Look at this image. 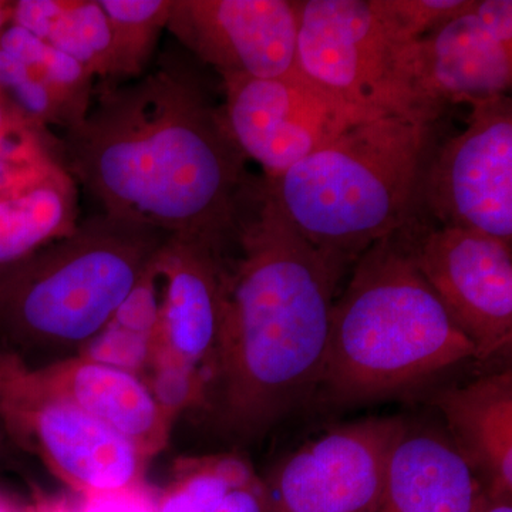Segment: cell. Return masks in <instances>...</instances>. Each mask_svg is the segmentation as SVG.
<instances>
[{
  "label": "cell",
  "instance_id": "1",
  "mask_svg": "<svg viewBox=\"0 0 512 512\" xmlns=\"http://www.w3.org/2000/svg\"><path fill=\"white\" fill-rule=\"evenodd\" d=\"M60 160L101 211L165 235L237 241L254 180L197 74L175 57L94 93Z\"/></svg>",
  "mask_w": 512,
  "mask_h": 512
},
{
  "label": "cell",
  "instance_id": "2",
  "mask_svg": "<svg viewBox=\"0 0 512 512\" xmlns=\"http://www.w3.org/2000/svg\"><path fill=\"white\" fill-rule=\"evenodd\" d=\"M237 244L210 387L222 427L254 439L320 386L336 291L353 262L303 238L258 180Z\"/></svg>",
  "mask_w": 512,
  "mask_h": 512
},
{
  "label": "cell",
  "instance_id": "3",
  "mask_svg": "<svg viewBox=\"0 0 512 512\" xmlns=\"http://www.w3.org/2000/svg\"><path fill=\"white\" fill-rule=\"evenodd\" d=\"M470 359L477 360L473 343L414 262L407 224L352 265L333 303L320 387L333 403L367 402Z\"/></svg>",
  "mask_w": 512,
  "mask_h": 512
},
{
  "label": "cell",
  "instance_id": "4",
  "mask_svg": "<svg viewBox=\"0 0 512 512\" xmlns=\"http://www.w3.org/2000/svg\"><path fill=\"white\" fill-rule=\"evenodd\" d=\"M437 147L439 123L380 117L258 185L303 238L355 264L423 214Z\"/></svg>",
  "mask_w": 512,
  "mask_h": 512
},
{
  "label": "cell",
  "instance_id": "5",
  "mask_svg": "<svg viewBox=\"0 0 512 512\" xmlns=\"http://www.w3.org/2000/svg\"><path fill=\"white\" fill-rule=\"evenodd\" d=\"M167 235L109 212L0 269V350L76 356L146 274Z\"/></svg>",
  "mask_w": 512,
  "mask_h": 512
},
{
  "label": "cell",
  "instance_id": "6",
  "mask_svg": "<svg viewBox=\"0 0 512 512\" xmlns=\"http://www.w3.org/2000/svg\"><path fill=\"white\" fill-rule=\"evenodd\" d=\"M296 67L370 119L439 123L417 69V42L404 37L377 0H298Z\"/></svg>",
  "mask_w": 512,
  "mask_h": 512
},
{
  "label": "cell",
  "instance_id": "7",
  "mask_svg": "<svg viewBox=\"0 0 512 512\" xmlns=\"http://www.w3.org/2000/svg\"><path fill=\"white\" fill-rule=\"evenodd\" d=\"M0 423L16 451H26L82 497L146 483L148 460L57 393L36 366L0 350Z\"/></svg>",
  "mask_w": 512,
  "mask_h": 512
},
{
  "label": "cell",
  "instance_id": "8",
  "mask_svg": "<svg viewBox=\"0 0 512 512\" xmlns=\"http://www.w3.org/2000/svg\"><path fill=\"white\" fill-rule=\"evenodd\" d=\"M225 126L247 160L276 178L329 146L350 127L370 119L318 84L298 67L281 77L221 76Z\"/></svg>",
  "mask_w": 512,
  "mask_h": 512
},
{
  "label": "cell",
  "instance_id": "9",
  "mask_svg": "<svg viewBox=\"0 0 512 512\" xmlns=\"http://www.w3.org/2000/svg\"><path fill=\"white\" fill-rule=\"evenodd\" d=\"M414 262L448 316L476 349L477 360L512 343V245L474 229L410 222Z\"/></svg>",
  "mask_w": 512,
  "mask_h": 512
},
{
  "label": "cell",
  "instance_id": "10",
  "mask_svg": "<svg viewBox=\"0 0 512 512\" xmlns=\"http://www.w3.org/2000/svg\"><path fill=\"white\" fill-rule=\"evenodd\" d=\"M467 127L439 144L423 192V214L512 245V100L468 104Z\"/></svg>",
  "mask_w": 512,
  "mask_h": 512
},
{
  "label": "cell",
  "instance_id": "11",
  "mask_svg": "<svg viewBox=\"0 0 512 512\" xmlns=\"http://www.w3.org/2000/svg\"><path fill=\"white\" fill-rule=\"evenodd\" d=\"M407 424L375 417L308 441L261 478L265 512H370Z\"/></svg>",
  "mask_w": 512,
  "mask_h": 512
},
{
  "label": "cell",
  "instance_id": "12",
  "mask_svg": "<svg viewBox=\"0 0 512 512\" xmlns=\"http://www.w3.org/2000/svg\"><path fill=\"white\" fill-rule=\"evenodd\" d=\"M167 29L220 76L272 79L296 67L298 19L288 0H173Z\"/></svg>",
  "mask_w": 512,
  "mask_h": 512
},
{
  "label": "cell",
  "instance_id": "13",
  "mask_svg": "<svg viewBox=\"0 0 512 512\" xmlns=\"http://www.w3.org/2000/svg\"><path fill=\"white\" fill-rule=\"evenodd\" d=\"M227 248L210 239L167 235L156 255L163 284L157 345L210 384L227 296Z\"/></svg>",
  "mask_w": 512,
  "mask_h": 512
},
{
  "label": "cell",
  "instance_id": "14",
  "mask_svg": "<svg viewBox=\"0 0 512 512\" xmlns=\"http://www.w3.org/2000/svg\"><path fill=\"white\" fill-rule=\"evenodd\" d=\"M86 67L9 23L0 33V96L12 113L37 131L79 127L94 99Z\"/></svg>",
  "mask_w": 512,
  "mask_h": 512
},
{
  "label": "cell",
  "instance_id": "15",
  "mask_svg": "<svg viewBox=\"0 0 512 512\" xmlns=\"http://www.w3.org/2000/svg\"><path fill=\"white\" fill-rule=\"evenodd\" d=\"M474 5L417 42L421 86L443 111L511 89L512 43L495 35Z\"/></svg>",
  "mask_w": 512,
  "mask_h": 512
},
{
  "label": "cell",
  "instance_id": "16",
  "mask_svg": "<svg viewBox=\"0 0 512 512\" xmlns=\"http://www.w3.org/2000/svg\"><path fill=\"white\" fill-rule=\"evenodd\" d=\"M36 367L52 389L130 441L148 460L167 447L174 426L165 419L143 376L82 356Z\"/></svg>",
  "mask_w": 512,
  "mask_h": 512
},
{
  "label": "cell",
  "instance_id": "17",
  "mask_svg": "<svg viewBox=\"0 0 512 512\" xmlns=\"http://www.w3.org/2000/svg\"><path fill=\"white\" fill-rule=\"evenodd\" d=\"M483 495V484L447 434L406 426L370 512H473Z\"/></svg>",
  "mask_w": 512,
  "mask_h": 512
},
{
  "label": "cell",
  "instance_id": "18",
  "mask_svg": "<svg viewBox=\"0 0 512 512\" xmlns=\"http://www.w3.org/2000/svg\"><path fill=\"white\" fill-rule=\"evenodd\" d=\"M448 439L491 498H512V373L483 376L434 400Z\"/></svg>",
  "mask_w": 512,
  "mask_h": 512
},
{
  "label": "cell",
  "instance_id": "19",
  "mask_svg": "<svg viewBox=\"0 0 512 512\" xmlns=\"http://www.w3.org/2000/svg\"><path fill=\"white\" fill-rule=\"evenodd\" d=\"M79 224L77 183L62 160L0 197V269L72 234Z\"/></svg>",
  "mask_w": 512,
  "mask_h": 512
},
{
  "label": "cell",
  "instance_id": "20",
  "mask_svg": "<svg viewBox=\"0 0 512 512\" xmlns=\"http://www.w3.org/2000/svg\"><path fill=\"white\" fill-rule=\"evenodd\" d=\"M10 23L109 82L111 33L99 0H18Z\"/></svg>",
  "mask_w": 512,
  "mask_h": 512
},
{
  "label": "cell",
  "instance_id": "21",
  "mask_svg": "<svg viewBox=\"0 0 512 512\" xmlns=\"http://www.w3.org/2000/svg\"><path fill=\"white\" fill-rule=\"evenodd\" d=\"M111 33L110 79L136 80L147 73L173 0H99Z\"/></svg>",
  "mask_w": 512,
  "mask_h": 512
},
{
  "label": "cell",
  "instance_id": "22",
  "mask_svg": "<svg viewBox=\"0 0 512 512\" xmlns=\"http://www.w3.org/2000/svg\"><path fill=\"white\" fill-rule=\"evenodd\" d=\"M254 474L251 464L235 454L181 458L157 494V512H214L229 488Z\"/></svg>",
  "mask_w": 512,
  "mask_h": 512
},
{
  "label": "cell",
  "instance_id": "23",
  "mask_svg": "<svg viewBox=\"0 0 512 512\" xmlns=\"http://www.w3.org/2000/svg\"><path fill=\"white\" fill-rule=\"evenodd\" d=\"M144 379L165 419L173 426L185 410L201 406L208 397L207 377L158 345Z\"/></svg>",
  "mask_w": 512,
  "mask_h": 512
},
{
  "label": "cell",
  "instance_id": "24",
  "mask_svg": "<svg viewBox=\"0 0 512 512\" xmlns=\"http://www.w3.org/2000/svg\"><path fill=\"white\" fill-rule=\"evenodd\" d=\"M157 348V336L141 335L109 322L76 356L146 376Z\"/></svg>",
  "mask_w": 512,
  "mask_h": 512
},
{
  "label": "cell",
  "instance_id": "25",
  "mask_svg": "<svg viewBox=\"0 0 512 512\" xmlns=\"http://www.w3.org/2000/svg\"><path fill=\"white\" fill-rule=\"evenodd\" d=\"M473 0H377L387 19L407 39H423L470 8Z\"/></svg>",
  "mask_w": 512,
  "mask_h": 512
},
{
  "label": "cell",
  "instance_id": "26",
  "mask_svg": "<svg viewBox=\"0 0 512 512\" xmlns=\"http://www.w3.org/2000/svg\"><path fill=\"white\" fill-rule=\"evenodd\" d=\"M157 494L144 483L117 493L82 497L77 512H157Z\"/></svg>",
  "mask_w": 512,
  "mask_h": 512
},
{
  "label": "cell",
  "instance_id": "27",
  "mask_svg": "<svg viewBox=\"0 0 512 512\" xmlns=\"http://www.w3.org/2000/svg\"><path fill=\"white\" fill-rule=\"evenodd\" d=\"M214 512H265L264 485L261 477H249L229 488Z\"/></svg>",
  "mask_w": 512,
  "mask_h": 512
},
{
  "label": "cell",
  "instance_id": "28",
  "mask_svg": "<svg viewBox=\"0 0 512 512\" xmlns=\"http://www.w3.org/2000/svg\"><path fill=\"white\" fill-rule=\"evenodd\" d=\"M23 512H77V507L64 498H39Z\"/></svg>",
  "mask_w": 512,
  "mask_h": 512
},
{
  "label": "cell",
  "instance_id": "29",
  "mask_svg": "<svg viewBox=\"0 0 512 512\" xmlns=\"http://www.w3.org/2000/svg\"><path fill=\"white\" fill-rule=\"evenodd\" d=\"M20 127L29 126H26L23 121H20L18 117L12 113L8 104H6L5 100L0 96V141H2L6 136H9L12 131L18 130ZM33 130H35V128H33Z\"/></svg>",
  "mask_w": 512,
  "mask_h": 512
},
{
  "label": "cell",
  "instance_id": "30",
  "mask_svg": "<svg viewBox=\"0 0 512 512\" xmlns=\"http://www.w3.org/2000/svg\"><path fill=\"white\" fill-rule=\"evenodd\" d=\"M473 512H512V498H491L484 493Z\"/></svg>",
  "mask_w": 512,
  "mask_h": 512
},
{
  "label": "cell",
  "instance_id": "31",
  "mask_svg": "<svg viewBox=\"0 0 512 512\" xmlns=\"http://www.w3.org/2000/svg\"><path fill=\"white\" fill-rule=\"evenodd\" d=\"M15 451V447L10 444L8 436H6L5 430H3L2 423H0V466L12 463Z\"/></svg>",
  "mask_w": 512,
  "mask_h": 512
},
{
  "label": "cell",
  "instance_id": "32",
  "mask_svg": "<svg viewBox=\"0 0 512 512\" xmlns=\"http://www.w3.org/2000/svg\"><path fill=\"white\" fill-rule=\"evenodd\" d=\"M13 2H3L0 0V33L12 22Z\"/></svg>",
  "mask_w": 512,
  "mask_h": 512
}]
</instances>
